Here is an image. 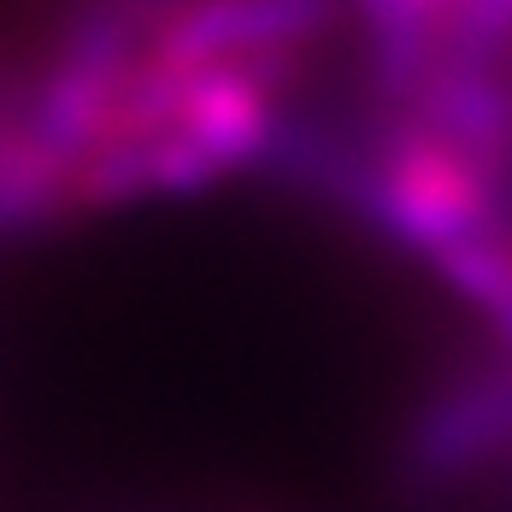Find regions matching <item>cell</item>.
Listing matches in <instances>:
<instances>
[{
	"label": "cell",
	"instance_id": "cell-3",
	"mask_svg": "<svg viewBox=\"0 0 512 512\" xmlns=\"http://www.w3.org/2000/svg\"><path fill=\"white\" fill-rule=\"evenodd\" d=\"M465 0H342L348 24L365 42V77L383 112L412 95V83L430 71V59L448 48V30Z\"/></svg>",
	"mask_w": 512,
	"mask_h": 512
},
{
	"label": "cell",
	"instance_id": "cell-1",
	"mask_svg": "<svg viewBox=\"0 0 512 512\" xmlns=\"http://www.w3.org/2000/svg\"><path fill=\"white\" fill-rule=\"evenodd\" d=\"M348 24L342 0H177L154 24L142 65L212 71V65H283L301 71L318 42Z\"/></svg>",
	"mask_w": 512,
	"mask_h": 512
},
{
	"label": "cell",
	"instance_id": "cell-4",
	"mask_svg": "<svg viewBox=\"0 0 512 512\" xmlns=\"http://www.w3.org/2000/svg\"><path fill=\"white\" fill-rule=\"evenodd\" d=\"M424 265L495 330V354L512 359V224L483 230L471 242H454V248H442Z\"/></svg>",
	"mask_w": 512,
	"mask_h": 512
},
{
	"label": "cell",
	"instance_id": "cell-2",
	"mask_svg": "<svg viewBox=\"0 0 512 512\" xmlns=\"http://www.w3.org/2000/svg\"><path fill=\"white\" fill-rule=\"evenodd\" d=\"M401 465L418 489H454L512 465V359L483 354L436 377L407 418Z\"/></svg>",
	"mask_w": 512,
	"mask_h": 512
}]
</instances>
